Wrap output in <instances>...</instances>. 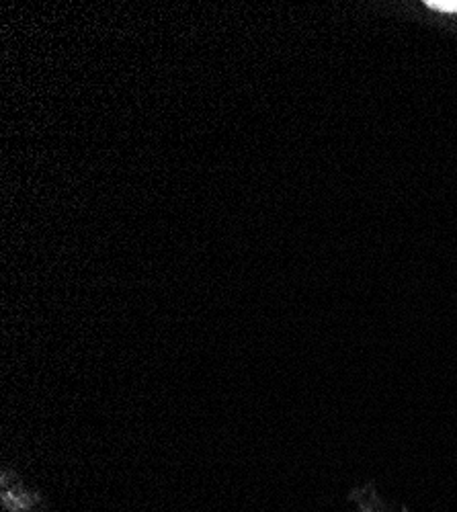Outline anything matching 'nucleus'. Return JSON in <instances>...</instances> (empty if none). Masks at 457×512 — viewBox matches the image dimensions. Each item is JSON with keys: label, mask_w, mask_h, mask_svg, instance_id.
Masks as SVG:
<instances>
[{"label": "nucleus", "mask_w": 457, "mask_h": 512, "mask_svg": "<svg viewBox=\"0 0 457 512\" xmlns=\"http://www.w3.org/2000/svg\"><path fill=\"white\" fill-rule=\"evenodd\" d=\"M425 5L441 13H457V0H427Z\"/></svg>", "instance_id": "2"}, {"label": "nucleus", "mask_w": 457, "mask_h": 512, "mask_svg": "<svg viewBox=\"0 0 457 512\" xmlns=\"http://www.w3.org/2000/svg\"><path fill=\"white\" fill-rule=\"evenodd\" d=\"M0 504L5 512H48V498L27 486L13 469L0 474Z\"/></svg>", "instance_id": "1"}]
</instances>
